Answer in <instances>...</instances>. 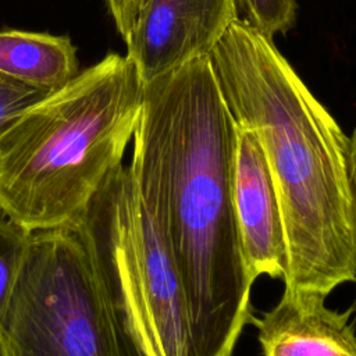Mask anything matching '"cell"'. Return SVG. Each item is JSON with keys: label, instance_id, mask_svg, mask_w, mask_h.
<instances>
[{"label": "cell", "instance_id": "1", "mask_svg": "<svg viewBox=\"0 0 356 356\" xmlns=\"http://www.w3.org/2000/svg\"><path fill=\"white\" fill-rule=\"evenodd\" d=\"M238 129L209 56L143 85L131 156L156 192L192 356H232L256 317L232 202Z\"/></svg>", "mask_w": 356, "mask_h": 356}, {"label": "cell", "instance_id": "2", "mask_svg": "<svg viewBox=\"0 0 356 356\" xmlns=\"http://www.w3.org/2000/svg\"><path fill=\"white\" fill-rule=\"evenodd\" d=\"M209 58L234 120L257 139L273 178L288 250L284 289L328 298L356 278L349 136L273 39L243 19Z\"/></svg>", "mask_w": 356, "mask_h": 356}, {"label": "cell", "instance_id": "3", "mask_svg": "<svg viewBox=\"0 0 356 356\" xmlns=\"http://www.w3.org/2000/svg\"><path fill=\"white\" fill-rule=\"evenodd\" d=\"M143 81L108 53L49 92L0 135V213L24 232L86 217L140 115Z\"/></svg>", "mask_w": 356, "mask_h": 356}, {"label": "cell", "instance_id": "4", "mask_svg": "<svg viewBox=\"0 0 356 356\" xmlns=\"http://www.w3.org/2000/svg\"><path fill=\"white\" fill-rule=\"evenodd\" d=\"M0 356H143L88 217L25 235L0 313Z\"/></svg>", "mask_w": 356, "mask_h": 356}, {"label": "cell", "instance_id": "5", "mask_svg": "<svg viewBox=\"0 0 356 356\" xmlns=\"http://www.w3.org/2000/svg\"><path fill=\"white\" fill-rule=\"evenodd\" d=\"M125 328L143 356H192L178 268L150 177L131 156L86 214Z\"/></svg>", "mask_w": 356, "mask_h": 356}, {"label": "cell", "instance_id": "6", "mask_svg": "<svg viewBox=\"0 0 356 356\" xmlns=\"http://www.w3.org/2000/svg\"><path fill=\"white\" fill-rule=\"evenodd\" d=\"M234 0H145L125 40L143 83L209 56L234 21Z\"/></svg>", "mask_w": 356, "mask_h": 356}, {"label": "cell", "instance_id": "7", "mask_svg": "<svg viewBox=\"0 0 356 356\" xmlns=\"http://www.w3.org/2000/svg\"><path fill=\"white\" fill-rule=\"evenodd\" d=\"M238 128L232 202L245 266L253 282L260 277L284 282L288 250L277 192L257 139Z\"/></svg>", "mask_w": 356, "mask_h": 356}, {"label": "cell", "instance_id": "8", "mask_svg": "<svg viewBox=\"0 0 356 356\" xmlns=\"http://www.w3.org/2000/svg\"><path fill=\"white\" fill-rule=\"evenodd\" d=\"M325 300L284 289L268 312L254 317L261 356H356L352 309H330Z\"/></svg>", "mask_w": 356, "mask_h": 356}, {"label": "cell", "instance_id": "9", "mask_svg": "<svg viewBox=\"0 0 356 356\" xmlns=\"http://www.w3.org/2000/svg\"><path fill=\"white\" fill-rule=\"evenodd\" d=\"M76 47L65 35L0 31V72L51 92L79 71Z\"/></svg>", "mask_w": 356, "mask_h": 356}, {"label": "cell", "instance_id": "10", "mask_svg": "<svg viewBox=\"0 0 356 356\" xmlns=\"http://www.w3.org/2000/svg\"><path fill=\"white\" fill-rule=\"evenodd\" d=\"M238 14L246 24L273 39L285 33L296 18V0H234Z\"/></svg>", "mask_w": 356, "mask_h": 356}, {"label": "cell", "instance_id": "11", "mask_svg": "<svg viewBox=\"0 0 356 356\" xmlns=\"http://www.w3.org/2000/svg\"><path fill=\"white\" fill-rule=\"evenodd\" d=\"M49 92L0 72V135Z\"/></svg>", "mask_w": 356, "mask_h": 356}, {"label": "cell", "instance_id": "12", "mask_svg": "<svg viewBox=\"0 0 356 356\" xmlns=\"http://www.w3.org/2000/svg\"><path fill=\"white\" fill-rule=\"evenodd\" d=\"M26 232L0 213V313L11 286Z\"/></svg>", "mask_w": 356, "mask_h": 356}, {"label": "cell", "instance_id": "13", "mask_svg": "<svg viewBox=\"0 0 356 356\" xmlns=\"http://www.w3.org/2000/svg\"><path fill=\"white\" fill-rule=\"evenodd\" d=\"M118 33L128 39L145 0H104Z\"/></svg>", "mask_w": 356, "mask_h": 356}]
</instances>
